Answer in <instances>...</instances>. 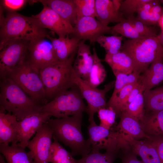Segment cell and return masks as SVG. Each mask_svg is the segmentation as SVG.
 I'll use <instances>...</instances> for the list:
<instances>
[{"mask_svg":"<svg viewBox=\"0 0 163 163\" xmlns=\"http://www.w3.org/2000/svg\"><path fill=\"white\" fill-rule=\"evenodd\" d=\"M83 113H80L65 117L50 119L48 121L53 138L69 147L73 156L82 157L89 154L91 146L82 131Z\"/></svg>","mask_w":163,"mask_h":163,"instance_id":"6da1fadb","label":"cell"},{"mask_svg":"<svg viewBox=\"0 0 163 163\" xmlns=\"http://www.w3.org/2000/svg\"><path fill=\"white\" fill-rule=\"evenodd\" d=\"M1 79L0 109L11 113L18 121L42 113V106L37 104L10 78Z\"/></svg>","mask_w":163,"mask_h":163,"instance_id":"7a4b0ae2","label":"cell"},{"mask_svg":"<svg viewBox=\"0 0 163 163\" xmlns=\"http://www.w3.org/2000/svg\"><path fill=\"white\" fill-rule=\"evenodd\" d=\"M0 41L19 40L30 41L49 35L32 15L27 17L16 12H8L0 21Z\"/></svg>","mask_w":163,"mask_h":163,"instance_id":"3957f363","label":"cell"},{"mask_svg":"<svg viewBox=\"0 0 163 163\" xmlns=\"http://www.w3.org/2000/svg\"><path fill=\"white\" fill-rule=\"evenodd\" d=\"M76 51L66 60L58 61L39 70L46 97L54 98L75 85L72 79L73 65Z\"/></svg>","mask_w":163,"mask_h":163,"instance_id":"277c9868","label":"cell"},{"mask_svg":"<svg viewBox=\"0 0 163 163\" xmlns=\"http://www.w3.org/2000/svg\"><path fill=\"white\" fill-rule=\"evenodd\" d=\"M157 36H144L124 41L121 51L131 58L134 65L133 72L141 74L153 62L163 57V47Z\"/></svg>","mask_w":163,"mask_h":163,"instance_id":"5b68a950","label":"cell"},{"mask_svg":"<svg viewBox=\"0 0 163 163\" xmlns=\"http://www.w3.org/2000/svg\"><path fill=\"white\" fill-rule=\"evenodd\" d=\"M7 77L11 79L38 105H40L39 104L46 97L39 69L31 65L26 58L11 71Z\"/></svg>","mask_w":163,"mask_h":163,"instance_id":"8992f818","label":"cell"},{"mask_svg":"<svg viewBox=\"0 0 163 163\" xmlns=\"http://www.w3.org/2000/svg\"><path fill=\"white\" fill-rule=\"evenodd\" d=\"M83 98L79 88L75 85L70 90L62 92L42 106V113L59 118L87 112V107Z\"/></svg>","mask_w":163,"mask_h":163,"instance_id":"52a82bcc","label":"cell"},{"mask_svg":"<svg viewBox=\"0 0 163 163\" xmlns=\"http://www.w3.org/2000/svg\"><path fill=\"white\" fill-rule=\"evenodd\" d=\"M89 122L87 128L89 138L87 140L91 150L105 149L118 154L120 150L127 149L126 142L117 132L97 125L94 120Z\"/></svg>","mask_w":163,"mask_h":163,"instance_id":"ba28073f","label":"cell"},{"mask_svg":"<svg viewBox=\"0 0 163 163\" xmlns=\"http://www.w3.org/2000/svg\"><path fill=\"white\" fill-rule=\"evenodd\" d=\"M30 41L14 40L0 42V75L1 78L9 73L27 57Z\"/></svg>","mask_w":163,"mask_h":163,"instance_id":"9c48e42d","label":"cell"},{"mask_svg":"<svg viewBox=\"0 0 163 163\" xmlns=\"http://www.w3.org/2000/svg\"><path fill=\"white\" fill-rule=\"evenodd\" d=\"M72 79L74 84L79 88L83 98L88 104L87 113L89 115L88 121L94 120V115L101 108L106 107V93L114 86L115 80L104 85L103 89L91 86L85 80L78 76L73 69Z\"/></svg>","mask_w":163,"mask_h":163,"instance_id":"30bf717a","label":"cell"},{"mask_svg":"<svg viewBox=\"0 0 163 163\" xmlns=\"http://www.w3.org/2000/svg\"><path fill=\"white\" fill-rule=\"evenodd\" d=\"M26 59L39 69L59 61L51 41L46 37L29 41Z\"/></svg>","mask_w":163,"mask_h":163,"instance_id":"8fae6325","label":"cell"},{"mask_svg":"<svg viewBox=\"0 0 163 163\" xmlns=\"http://www.w3.org/2000/svg\"><path fill=\"white\" fill-rule=\"evenodd\" d=\"M53 133L48 121L37 131L27 147L30 150L34 163H49Z\"/></svg>","mask_w":163,"mask_h":163,"instance_id":"7c38bea8","label":"cell"},{"mask_svg":"<svg viewBox=\"0 0 163 163\" xmlns=\"http://www.w3.org/2000/svg\"><path fill=\"white\" fill-rule=\"evenodd\" d=\"M95 18L85 17L77 19L73 27L74 37L94 44L101 36L105 34H112L111 27L104 25Z\"/></svg>","mask_w":163,"mask_h":163,"instance_id":"4fadbf2b","label":"cell"},{"mask_svg":"<svg viewBox=\"0 0 163 163\" xmlns=\"http://www.w3.org/2000/svg\"><path fill=\"white\" fill-rule=\"evenodd\" d=\"M43 8L38 14L32 16L41 26L56 33L59 37L73 35L74 27L69 23L46 4L42 3Z\"/></svg>","mask_w":163,"mask_h":163,"instance_id":"5bb4252c","label":"cell"},{"mask_svg":"<svg viewBox=\"0 0 163 163\" xmlns=\"http://www.w3.org/2000/svg\"><path fill=\"white\" fill-rule=\"evenodd\" d=\"M51 117L48 113H41L27 116L19 121L17 143L23 148L27 147L30 139Z\"/></svg>","mask_w":163,"mask_h":163,"instance_id":"9a60e30c","label":"cell"},{"mask_svg":"<svg viewBox=\"0 0 163 163\" xmlns=\"http://www.w3.org/2000/svg\"><path fill=\"white\" fill-rule=\"evenodd\" d=\"M122 0H95L97 19L105 25L117 23L126 18L119 9Z\"/></svg>","mask_w":163,"mask_h":163,"instance_id":"2e32d148","label":"cell"},{"mask_svg":"<svg viewBox=\"0 0 163 163\" xmlns=\"http://www.w3.org/2000/svg\"><path fill=\"white\" fill-rule=\"evenodd\" d=\"M123 138L128 144L129 150L139 156L144 163H161L157 149L151 138L137 140L128 136Z\"/></svg>","mask_w":163,"mask_h":163,"instance_id":"e0dca14e","label":"cell"},{"mask_svg":"<svg viewBox=\"0 0 163 163\" xmlns=\"http://www.w3.org/2000/svg\"><path fill=\"white\" fill-rule=\"evenodd\" d=\"M85 41L80 40L79 43L73 69L78 76L87 81L92 67L93 59L90 46L86 44Z\"/></svg>","mask_w":163,"mask_h":163,"instance_id":"ac0fdd59","label":"cell"},{"mask_svg":"<svg viewBox=\"0 0 163 163\" xmlns=\"http://www.w3.org/2000/svg\"><path fill=\"white\" fill-rule=\"evenodd\" d=\"M19 121L15 116L0 109V144L16 143Z\"/></svg>","mask_w":163,"mask_h":163,"instance_id":"d6986e66","label":"cell"},{"mask_svg":"<svg viewBox=\"0 0 163 163\" xmlns=\"http://www.w3.org/2000/svg\"><path fill=\"white\" fill-rule=\"evenodd\" d=\"M120 120L113 130L117 132L121 136H128L136 140L150 139V137L144 133L138 121L125 114L120 117Z\"/></svg>","mask_w":163,"mask_h":163,"instance_id":"ffe728a7","label":"cell"},{"mask_svg":"<svg viewBox=\"0 0 163 163\" xmlns=\"http://www.w3.org/2000/svg\"><path fill=\"white\" fill-rule=\"evenodd\" d=\"M51 41L59 61L67 59L74 52H76L80 40L75 37L69 38V36L65 37L54 38L49 35L46 37Z\"/></svg>","mask_w":163,"mask_h":163,"instance_id":"44dd1931","label":"cell"},{"mask_svg":"<svg viewBox=\"0 0 163 163\" xmlns=\"http://www.w3.org/2000/svg\"><path fill=\"white\" fill-rule=\"evenodd\" d=\"M144 91L151 89L163 82V57L152 63L139 76Z\"/></svg>","mask_w":163,"mask_h":163,"instance_id":"7402d4cb","label":"cell"},{"mask_svg":"<svg viewBox=\"0 0 163 163\" xmlns=\"http://www.w3.org/2000/svg\"><path fill=\"white\" fill-rule=\"evenodd\" d=\"M139 123L147 135L163 137V110L145 111L143 118Z\"/></svg>","mask_w":163,"mask_h":163,"instance_id":"603a6c76","label":"cell"},{"mask_svg":"<svg viewBox=\"0 0 163 163\" xmlns=\"http://www.w3.org/2000/svg\"><path fill=\"white\" fill-rule=\"evenodd\" d=\"M36 2L44 3L74 27L77 21L76 7L74 0H40Z\"/></svg>","mask_w":163,"mask_h":163,"instance_id":"cb8c5ba5","label":"cell"},{"mask_svg":"<svg viewBox=\"0 0 163 163\" xmlns=\"http://www.w3.org/2000/svg\"><path fill=\"white\" fill-rule=\"evenodd\" d=\"M104 61L110 66L114 75L117 73L129 74L133 71V61L130 56L123 51H121L113 55L106 54Z\"/></svg>","mask_w":163,"mask_h":163,"instance_id":"d4e9b609","label":"cell"},{"mask_svg":"<svg viewBox=\"0 0 163 163\" xmlns=\"http://www.w3.org/2000/svg\"><path fill=\"white\" fill-rule=\"evenodd\" d=\"M0 151L7 163H34L30 152L18 143H12L11 145L0 144Z\"/></svg>","mask_w":163,"mask_h":163,"instance_id":"484cf974","label":"cell"},{"mask_svg":"<svg viewBox=\"0 0 163 163\" xmlns=\"http://www.w3.org/2000/svg\"><path fill=\"white\" fill-rule=\"evenodd\" d=\"M137 82L127 85L118 92L112 94L107 103L106 108L113 110L116 113L117 118H120L124 113L125 102L129 93Z\"/></svg>","mask_w":163,"mask_h":163,"instance_id":"4316f807","label":"cell"},{"mask_svg":"<svg viewBox=\"0 0 163 163\" xmlns=\"http://www.w3.org/2000/svg\"><path fill=\"white\" fill-rule=\"evenodd\" d=\"M145 111L163 110V85L143 92Z\"/></svg>","mask_w":163,"mask_h":163,"instance_id":"83f0119b","label":"cell"},{"mask_svg":"<svg viewBox=\"0 0 163 163\" xmlns=\"http://www.w3.org/2000/svg\"><path fill=\"white\" fill-rule=\"evenodd\" d=\"M93 63L88 79L86 81L91 86L96 88L104 81L106 72L94 48H93Z\"/></svg>","mask_w":163,"mask_h":163,"instance_id":"f1b7e54d","label":"cell"},{"mask_svg":"<svg viewBox=\"0 0 163 163\" xmlns=\"http://www.w3.org/2000/svg\"><path fill=\"white\" fill-rule=\"evenodd\" d=\"M50 148L49 162L51 163H77L76 160L71 152L66 150L59 143L53 138Z\"/></svg>","mask_w":163,"mask_h":163,"instance_id":"f546056e","label":"cell"},{"mask_svg":"<svg viewBox=\"0 0 163 163\" xmlns=\"http://www.w3.org/2000/svg\"><path fill=\"white\" fill-rule=\"evenodd\" d=\"M118 154L107 151L102 153L99 151L91 150L88 154L76 160L77 163H113Z\"/></svg>","mask_w":163,"mask_h":163,"instance_id":"4dcf8cb0","label":"cell"},{"mask_svg":"<svg viewBox=\"0 0 163 163\" xmlns=\"http://www.w3.org/2000/svg\"><path fill=\"white\" fill-rule=\"evenodd\" d=\"M123 39L122 36H106L103 34L99 37L97 42L104 49L106 54L113 55L121 51Z\"/></svg>","mask_w":163,"mask_h":163,"instance_id":"1f68e13d","label":"cell"},{"mask_svg":"<svg viewBox=\"0 0 163 163\" xmlns=\"http://www.w3.org/2000/svg\"><path fill=\"white\" fill-rule=\"evenodd\" d=\"M143 92L140 93L128 105L124 112L123 113L131 117L139 122L143 118L145 113Z\"/></svg>","mask_w":163,"mask_h":163,"instance_id":"d6a6232c","label":"cell"},{"mask_svg":"<svg viewBox=\"0 0 163 163\" xmlns=\"http://www.w3.org/2000/svg\"><path fill=\"white\" fill-rule=\"evenodd\" d=\"M76 9L77 20L83 17L96 18L95 0H74Z\"/></svg>","mask_w":163,"mask_h":163,"instance_id":"836d02e7","label":"cell"},{"mask_svg":"<svg viewBox=\"0 0 163 163\" xmlns=\"http://www.w3.org/2000/svg\"><path fill=\"white\" fill-rule=\"evenodd\" d=\"M112 34H120L122 36L130 39H137L142 37L136 31L127 19L111 27Z\"/></svg>","mask_w":163,"mask_h":163,"instance_id":"e575fe53","label":"cell"},{"mask_svg":"<svg viewBox=\"0 0 163 163\" xmlns=\"http://www.w3.org/2000/svg\"><path fill=\"white\" fill-rule=\"evenodd\" d=\"M140 74L135 72L129 74L123 73H117L115 74L116 79L113 94L118 92L127 85L136 83Z\"/></svg>","mask_w":163,"mask_h":163,"instance_id":"d590c367","label":"cell"},{"mask_svg":"<svg viewBox=\"0 0 163 163\" xmlns=\"http://www.w3.org/2000/svg\"><path fill=\"white\" fill-rule=\"evenodd\" d=\"M100 120L99 125L107 129L112 130L115 126L116 114L112 109L108 108L100 109L97 112Z\"/></svg>","mask_w":163,"mask_h":163,"instance_id":"8d00e7d4","label":"cell"},{"mask_svg":"<svg viewBox=\"0 0 163 163\" xmlns=\"http://www.w3.org/2000/svg\"><path fill=\"white\" fill-rule=\"evenodd\" d=\"M151 0H125L122 1L119 11L127 17L133 15L145 4Z\"/></svg>","mask_w":163,"mask_h":163,"instance_id":"74e56055","label":"cell"},{"mask_svg":"<svg viewBox=\"0 0 163 163\" xmlns=\"http://www.w3.org/2000/svg\"><path fill=\"white\" fill-rule=\"evenodd\" d=\"M136 31L142 36L152 37L157 36L155 30L151 26L145 24L138 20L134 15L127 17V18Z\"/></svg>","mask_w":163,"mask_h":163,"instance_id":"f35d334b","label":"cell"},{"mask_svg":"<svg viewBox=\"0 0 163 163\" xmlns=\"http://www.w3.org/2000/svg\"><path fill=\"white\" fill-rule=\"evenodd\" d=\"M0 6L8 12H16L21 8L27 2L34 3L33 0H2L0 1Z\"/></svg>","mask_w":163,"mask_h":163,"instance_id":"ab89813d","label":"cell"},{"mask_svg":"<svg viewBox=\"0 0 163 163\" xmlns=\"http://www.w3.org/2000/svg\"><path fill=\"white\" fill-rule=\"evenodd\" d=\"M119 152H121L119 153L122 163H144L139 160L137 155L130 150H120Z\"/></svg>","mask_w":163,"mask_h":163,"instance_id":"60d3db41","label":"cell"},{"mask_svg":"<svg viewBox=\"0 0 163 163\" xmlns=\"http://www.w3.org/2000/svg\"><path fill=\"white\" fill-rule=\"evenodd\" d=\"M143 91L142 85L139 79L138 81L129 93L125 102L124 105L125 111L128 105L140 93Z\"/></svg>","mask_w":163,"mask_h":163,"instance_id":"b9f144b4","label":"cell"},{"mask_svg":"<svg viewBox=\"0 0 163 163\" xmlns=\"http://www.w3.org/2000/svg\"><path fill=\"white\" fill-rule=\"evenodd\" d=\"M151 140L156 147L161 163H163V137L161 136H150Z\"/></svg>","mask_w":163,"mask_h":163,"instance_id":"7bdbcfd3","label":"cell"},{"mask_svg":"<svg viewBox=\"0 0 163 163\" xmlns=\"http://www.w3.org/2000/svg\"><path fill=\"white\" fill-rule=\"evenodd\" d=\"M136 13L137 14L136 17L137 19L145 24L149 26V23L150 14V11L142 7Z\"/></svg>","mask_w":163,"mask_h":163,"instance_id":"ee69618b","label":"cell"},{"mask_svg":"<svg viewBox=\"0 0 163 163\" xmlns=\"http://www.w3.org/2000/svg\"><path fill=\"white\" fill-rule=\"evenodd\" d=\"M150 12L159 14H163V8L160 4L153 6L151 9Z\"/></svg>","mask_w":163,"mask_h":163,"instance_id":"f6af8a7d","label":"cell"},{"mask_svg":"<svg viewBox=\"0 0 163 163\" xmlns=\"http://www.w3.org/2000/svg\"><path fill=\"white\" fill-rule=\"evenodd\" d=\"M158 24L161 30V33H163V14L160 17Z\"/></svg>","mask_w":163,"mask_h":163,"instance_id":"bcb514c9","label":"cell"},{"mask_svg":"<svg viewBox=\"0 0 163 163\" xmlns=\"http://www.w3.org/2000/svg\"><path fill=\"white\" fill-rule=\"evenodd\" d=\"M157 37L160 42L163 41V33H161L160 34L158 35Z\"/></svg>","mask_w":163,"mask_h":163,"instance_id":"7dc6e473","label":"cell"},{"mask_svg":"<svg viewBox=\"0 0 163 163\" xmlns=\"http://www.w3.org/2000/svg\"><path fill=\"white\" fill-rule=\"evenodd\" d=\"M4 158L2 155H0V163H6L5 161Z\"/></svg>","mask_w":163,"mask_h":163,"instance_id":"c3c4849f","label":"cell"},{"mask_svg":"<svg viewBox=\"0 0 163 163\" xmlns=\"http://www.w3.org/2000/svg\"><path fill=\"white\" fill-rule=\"evenodd\" d=\"M160 42L161 43V44L162 45V46L163 48V41H161Z\"/></svg>","mask_w":163,"mask_h":163,"instance_id":"681fc988","label":"cell"},{"mask_svg":"<svg viewBox=\"0 0 163 163\" xmlns=\"http://www.w3.org/2000/svg\"><path fill=\"white\" fill-rule=\"evenodd\" d=\"M160 1L163 4V0H160Z\"/></svg>","mask_w":163,"mask_h":163,"instance_id":"f907efd6","label":"cell"}]
</instances>
